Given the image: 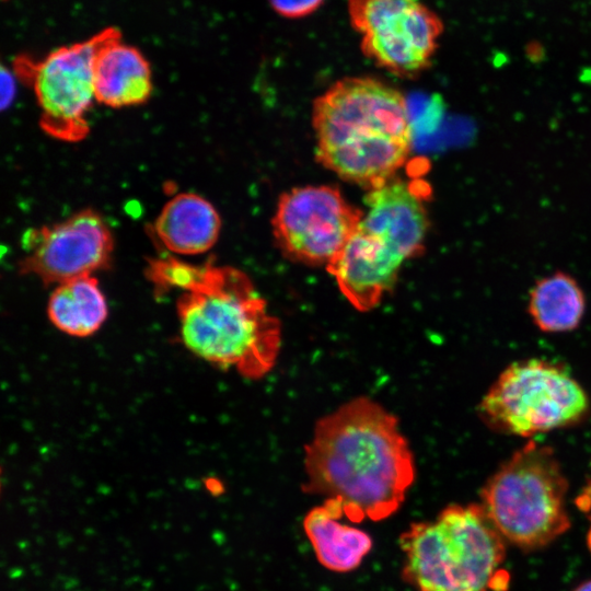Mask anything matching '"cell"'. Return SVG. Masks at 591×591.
I'll list each match as a JSON object with an SVG mask.
<instances>
[{"mask_svg": "<svg viewBox=\"0 0 591 591\" xmlns=\"http://www.w3.org/2000/svg\"><path fill=\"white\" fill-rule=\"evenodd\" d=\"M363 210L328 185L296 187L283 193L271 220L275 242L288 259L327 267L357 229Z\"/></svg>", "mask_w": 591, "mask_h": 591, "instance_id": "30bf717a", "label": "cell"}, {"mask_svg": "<svg viewBox=\"0 0 591 591\" xmlns=\"http://www.w3.org/2000/svg\"><path fill=\"white\" fill-rule=\"evenodd\" d=\"M567 493L568 480L554 450L530 441L489 477L479 503L507 542L531 552L570 528Z\"/></svg>", "mask_w": 591, "mask_h": 591, "instance_id": "8992f818", "label": "cell"}, {"mask_svg": "<svg viewBox=\"0 0 591 591\" xmlns=\"http://www.w3.org/2000/svg\"><path fill=\"white\" fill-rule=\"evenodd\" d=\"M529 314L545 333H565L577 328L583 317L586 299L578 282L557 271L540 279L530 292Z\"/></svg>", "mask_w": 591, "mask_h": 591, "instance_id": "2e32d148", "label": "cell"}, {"mask_svg": "<svg viewBox=\"0 0 591 591\" xmlns=\"http://www.w3.org/2000/svg\"><path fill=\"white\" fill-rule=\"evenodd\" d=\"M347 13L362 54L380 68L414 78L430 66L443 23L421 0H347Z\"/></svg>", "mask_w": 591, "mask_h": 591, "instance_id": "9c48e42d", "label": "cell"}, {"mask_svg": "<svg viewBox=\"0 0 591 591\" xmlns=\"http://www.w3.org/2000/svg\"><path fill=\"white\" fill-rule=\"evenodd\" d=\"M575 503L589 521L590 526L587 534V544L589 549L591 551V463L586 483L578 496L576 497Z\"/></svg>", "mask_w": 591, "mask_h": 591, "instance_id": "d6986e66", "label": "cell"}, {"mask_svg": "<svg viewBox=\"0 0 591 591\" xmlns=\"http://www.w3.org/2000/svg\"><path fill=\"white\" fill-rule=\"evenodd\" d=\"M506 540L480 503L445 507L399 536L402 577L417 591H502Z\"/></svg>", "mask_w": 591, "mask_h": 591, "instance_id": "5b68a950", "label": "cell"}, {"mask_svg": "<svg viewBox=\"0 0 591 591\" xmlns=\"http://www.w3.org/2000/svg\"><path fill=\"white\" fill-rule=\"evenodd\" d=\"M304 453V493L338 500L351 522L389 518L415 478L397 418L370 397L318 419Z\"/></svg>", "mask_w": 591, "mask_h": 591, "instance_id": "6da1fadb", "label": "cell"}, {"mask_svg": "<svg viewBox=\"0 0 591 591\" xmlns=\"http://www.w3.org/2000/svg\"><path fill=\"white\" fill-rule=\"evenodd\" d=\"M221 220L204 197L183 193L170 199L151 225V232L166 250L179 255H197L217 242Z\"/></svg>", "mask_w": 591, "mask_h": 591, "instance_id": "4fadbf2b", "label": "cell"}, {"mask_svg": "<svg viewBox=\"0 0 591 591\" xmlns=\"http://www.w3.org/2000/svg\"><path fill=\"white\" fill-rule=\"evenodd\" d=\"M325 0H268L274 12L282 18L297 20L316 12Z\"/></svg>", "mask_w": 591, "mask_h": 591, "instance_id": "e0dca14e", "label": "cell"}, {"mask_svg": "<svg viewBox=\"0 0 591 591\" xmlns=\"http://www.w3.org/2000/svg\"><path fill=\"white\" fill-rule=\"evenodd\" d=\"M26 255L21 274L35 275L45 285L92 276L112 258L113 235L104 219L82 210L62 222L33 229L22 240Z\"/></svg>", "mask_w": 591, "mask_h": 591, "instance_id": "8fae6325", "label": "cell"}, {"mask_svg": "<svg viewBox=\"0 0 591 591\" xmlns=\"http://www.w3.org/2000/svg\"><path fill=\"white\" fill-rule=\"evenodd\" d=\"M572 591H591V579L583 581L577 586Z\"/></svg>", "mask_w": 591, "mask_h": 591, "instance_id": "ffe728a7", "label": "cell"}, {"mask_svg": "<svg viewBox=\"0 0 591 591\" xmlns=\"http://www.w3.org/2000/svg\"><path fill=\"white\" fill-rule=\"evenodd\" d=\"M147 276L157 291L181 290L176 301L184 346L199 358L247 379L276 363L281 327L248 276L208 262L195 266L174 257L150 259Z\"/></svg>", "mask_w": 591, "mask_h": 591, "instance_id": "7a4b0ae2", "label": "cell"}, {"mask_svg": "<svg viewBox=\"0 0 591 591\" xmlns=\"http://www.w3.org/2000/svg\"><path fill=\"white\" fill-rule=\"evenodd\" d=\"M1 109L5 111L14 101L16 95V78L18 76L13 70L5 68L4 65L1 66Z\"/></svg>", "mask_w": 591, "mask_h": 591, "instance_id": "ac0fdd59", "label": "cell"}, {"mask_svg": "<svg viewBox=\"0 0 591 591\" xmlns=\"http://www.w3.org/2000/svg\"><path fill=\"white\" fill-rule=\"evenodd\" d=\"M107 28L92 37L60 46L42 59L19 56L13 71L34 91L40 108V127L67 142L89 132L88 113L95 99L94 61Z\"/></svg>", "mask_w": 591, "mask_h": 591, "instance_id": "ba28073f", "label": "cell"}, {"mask_svg": "<svg viewBox=\"0 0 591 591\" xmlns=\"http://www.w3.org/2000/svg\"><path fill=\"white\" fill-rule=\"evenodd\" d=\"M151 67L144 55L107 27L94 61V91L99 103L113 108L144 103L152 93Z\"/></svg>", "mask_w": 591, "mask_h": 591, "instance_id": "7c38bea8", "label": "cell"}, {"mask_svg": "<svg viewBox=\"0 0 591 591\" xmlns=\"http://www.w3.org/2000/svg\"><path fill=\"white\" fill-rule=\"evenodd\" d=\"M344 515L341 503L327 498L303 520L304 532L318 563L335 572L352 571L372 548V538L367 532L338 521Z\"/></svg>", "mask_w": 591, "mask_h": 591, "instance_id": "5bb4252c", "label": "cell"}, {"mask_svg": "<svg viewBox=\"0 0 591 591\" xmlns=\"http://www.w3.org/2000/svg\"><path fill=\"white\" fill-rule=\"evenodd\" d=\"M491 429L522 438L582 421L590 401L580 383L561 366L528 359L508 366L478 406Z\"/></svg>", "mask_w": 591, "mask_h": 591, "instance_id": "52a82bcc", "label": "cell"}, {"mask_svg": "<svg viewBox=\"0 0 591 591\" xmlns=\"http://www.w3.org/2000/svg\"><path fill=\"white\" fill-rule=\"evenodd\" d=\"M367 210L338 256L326 267L358 311L375 308L396 283L405 262L419 255L429 229L421 190L393 177L368 190Z\"/></svg>", "mask_w": 591, "mask_h": 591, "instance_id": "277c9868", "label": "cell"}, {"mask_svg": "<svg viewBox=\"0 0 591 591\" xmlns=\"http://www.w3.org/2000/svg\"><path fill=\"white\" fill-rule=\"evenodd\" d=\"M47 313L61 332L86 337L106 320L107 303L96 278L85 276L57 285L50 294Z\"/></svg>", "mask_w": 591, "mask_h": 591, "instance_id": "9a60e30c", "label": "cell"}, {"mask_svg": "<svg viewBox=\"0 0 591 591\" xmlns=\"http://www.w3.org/2000/svg\"><path fill=\"white\" fill-rule=\"evenodd\" d=\"M316 160L368 190L395 177L413 146L412 123L399 90L373 77H346L313 105Z\"/></svg>", "mask_w": 591, "mask_h": 591, "instance_id": "3957f363", "label": "cell"}]
</instances>
